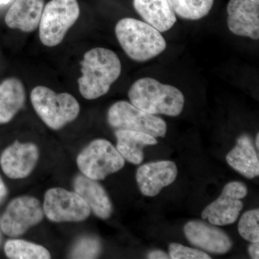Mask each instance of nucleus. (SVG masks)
Here are the masks:
<instances>
[{"label": "nucleus", "instance_id": "obj_29", "mask_svg": "<svg viewBox=\"0 0 259 259\" xmlns=\"http://www.w3.org/2000/svg\"><path fill=\"white\" fill-rule=\"evenodd\" d=\"M255 146H256L257 150L259 149V134H257L256 138H255Z\"/></svg>", "mask_w": 259, "mask_h": 259}, {"label": "nucleus", "instance_id": "obj_5", "mask_svg": "<svg viewBox=\"0 0 259 259\" xmlns=\"http://www.w3.org/2000/svg\"><path fill=\"white\" fill-rule=\"evenodd\" d=\"M79 15L77 0H51L44 7L39 23L40 41L48 47L60 44Z\"/></svg>", "mask_w": 259, "mask_h": 259}, {"label": "nucleus", "instance_id": "obj_31", "mask_svg": "<svg viewBox=\"0 0 259 259\" xmlns=\"http://www.w3.org/2000/svg\"><path fill=\"white\" fill-rule=\"evenodd\" d=\"M252 1L255 2V3H259V0H252Z\"/></svg>", "mask_w": 259, "mask_h": 259}, {"label": "nucleus", "instance_id": "obj_6", "mask_svg": "<svg viewBox=\"0 0 259 259\" xmlns=\"http://www.w3.org/2000/svg\"><path fill=\"white\" fill-rule=\"evenodd\" d=\"M76 162L82 175L96 181L105 180L125 166L122 155L110 141L105 139H97L90 143L79 153Z\"/></svg>", "mask_w": 259, "mask_h": 259}, {"label": "nucleus", "instance_id": "obj_10", "mask_svg": "<svg viewBox=\"0 0 259 259\" xmlns=\"http://www.w3.org/2000/svg\"><path fill=\"white\" fill-rule=\"evenodd\" d=\"M248 194L246 186L240 182H231L225 186L221 196L205 207L202 213L204 220L213 226H224L234 223L243 208L241 199Z\"/></svg>", "mask_w": 259, "mask_h": 259}, {"label": "nucleus", "instance_id": "obj_9", "mask_svg": "<svg viewBox=\"0 0 259 259\" xmlns=\"http://www.w3.org/2000/svg\"><path fill=\"white\" fill-rule=\"evenodd\" d=\"M44 212L38 199L22 196L12 200L0 221L2 231L8 236H22L29 228L38 224Z\"/></svg>", "mask_w": 259, "mask_h": 259}, {"label": "nucleus", "instance_id": "obj_30", "mask_svg": "<svg viewBox=\"0 0 259 259\" xmlns=\"http://www.w3.org/2000/svg\"><path fill=\"white\" fill-rule=\"evenodd\" d=\"M12 0H0V5H7Z\"/></svg>", "mask_w": 259, "mask_h": 259}, {"label": "nucleus", "instance_id": "obj_13", "mask_svg": "<svg viewBox=\"0 0 259 259\" xmlns=\"http://www.w3.org/2000/svg\"><path fill=\"white\" fill-rule=\"evenodd\" d=\"M184 232L191 244L214 254H226L233 246V241L224 231L202 221L187 223Z\"/></svg>", "mask_w": 259, "mask_h": 259}, {"label": "nucleus", "instance_id": "obj_3", "mask_svg": "<svg viewBox=\"0 0 259 259\" xmlns=\"http://www.w3.org/2000/svg\"><path fill=\"white\" fill-rule=\"evenodd\" d=\"M115 34L122 50L131 59L139 62L151 60L166 48L161 32L136 19L120 20L116 25Z\"/></svg>", "mask_w": 259, "mask_h": 259}, {"label": "nucleus", "instance_id": "obj_2", "mask_svg": "<svg viewBox=\"0 0 259 259\" xmlns=\"http://www.w3.org/2000/svg\"><path fill=\"white\" fill-rule=\"evenodd\" d=\"M131 104L151 115H180L185 106L183 93L175 87L151 77L135 81L128 91Z\"/></svg>", "mask_w": 259, "mask_h": 259}, {"label": "nucleus", "instance_id": "obj_4", "mask_svg": "<svg viewBox=\"0 0 259 259\" xmlns=\"http://www.w3.org/2000/svg\"><path fill=\"white\" fill-rule=\"evenodd\" d=\"M30 99L34 110L46 125L53 130H60L79 115L80 106L69 93L56 94L47 87L32 90Z\"/></svg>", "mask_w": 259, "mask_h": 259}, {"label": "nucleus", "instance_id": "obj_18", "mask_svg": "<svg viewBox=\"0 0 259 259\" xmlns=\"http://www.w3.org/2000/svg\"><path fill=\"white\" fill-rule=\"evenodd\" d=\"M228 164L246 178H255L259 175L258 156L247 135L237 141L236 146L226 156Z\"/></svg>", "mask_w": 259, "mask_h": 259}, {"label": "nucleus", "instance_id": "obj_28", "mask_svg": "<svg viewBox=\"0 0 259 259\" xmlns=\"http://www.w3.org/2000/svg\"><path fill=\"white\" fill-rule=\"evenodd\" d=\"M8 194L6 186H5L3 179L0 177V203L3 202Z\"/></svg>", "mask_w": 259, "mask_h": 259}, {"label": "nucleus", "instance_id": "obj_20", "mask_svg": "<svg viewBox=\"0 0 259 259\" xmlns=\"http://www.w3.org/2000/svg\"><path fill=\"white\" fill-rule=\"evenodd\" d=\"M26 95L21 81L9 78L0 83V124L9 122L24 106Z\"/></svg>", "mask_w": 259, "mask_h": 259}, {"label": "nucleus", "instance_id": "obj_27", "mask_svg": "<svg viewBox=\"0 0 259 259\" xmlns=\"http://www.w3.org/2000/svg\"><path fill=\"white\" fill-rule=\"evenodd\" d=\"M248 253L252 258H259V243H251V244L248 246Z\"/></svg>", "mask_w": 259, "mask_h": 259}, {"label": "nucleus", "instance_id": "obj_25", "mask_svg": "<svg viewBox=\"0 0 259 259\" xmlns=\"http://www.w3.org/2000/svg\"><path fill=\"white\" fill-rule=\"evenodd\" d=\"M170 258L172 259H209L205 252L189 248L179 243H172L168 246Z\"/></svg>", "mask_w": 259, "mask_h": 259}, {"label": "nucleus", "instance_id": "obj_22", "mask_svg": "<svg viewBox=\"0 0 259 259\" xmlns=\"http://www.w3.org/2000/svg\"><path fill=\"white\" fill-rule=\"evenodd\" d=\"M175 14L189 20H198L209 14L214 0H169Z\"/></svg>", "mask_w": 259, "mask_h": 259}, {"label": "nucleus", "instance_id": "obj_24", "mask_svg": "<svg viewBox=\"0 0 259 259\" xmlns=\"http://www.w3.org/2000/svg\"><path fill=\"white\" fill-rule=\"evenodd\" d=\"M101 251V243L95 237L86 236L80 238L71 250L73 258H95Z\"/></svg>", "mask_w": 259, "mask_h": 259}, {"label": "nucleus", "instance_id": "obj_26", "mask_svg": "<svg viewBox=\"0 0 259 259\" xmlns=\"http://www.w3.org/2000/svg\"><path fill=\"white\" fill-rule=\"evenodd\" d=\"M148 258L150 259H168L170 258L169 255L167 254L165 252L162 250H153L148 253Z\"/></svg>", "mask_w": 259, "mask_h": 259}, {"label": "nucleus", "instance_id": "obj_15", "mask_svg": "<svg viewBox=\"0 0 259 259\" xmlns=\"http://www.w3.org/2000/svg\"><path fill=\"white\" fill-rule=\"evenodd\" d=\"M44 8V0H15L5 15V23L10 28L34 31L39 26Z\"/></svg>", "mask_w": 259, "mask_h": 259}, {"label": "nucleus", "instance_id": "obj_1", "mask_svg": "<svg viewBox=\"0 0 259 259\" xmlns=\"http://www.w3.org/2000/svg\"><path fill=\"white\" fill-rule=\"evenodd\" d=\"M81 75L78 79L79 92L87 100L106 95L122 71L120 59L114 51L95 48L88 51L81 62Z\"/></svg>", "mask_w": 259, "mask_h": 259}, {"label": "nucleus", "instance_id": "obj_21", "mask_svg": "<svg viewBox=\"0 0 259 259\" xmlns=\"http://www.w3.org/2000/svg\"><path fill=\"white\" fill-rule=\"evenodd\" d=\"M5 252L12 259L51 258V253L47 248L23 240H9L5 243Z\"/></svg>", "mask_w": 259, "mask_h": 259}, {"label": "nucleus", "instance_id": "obj_12", "mask_svg": "<svg viewBox=\"0 0 259 259\" xmlns=\"http://www.w3.org/2000/svg\"><path fill=\"white\" fill-rule=\"evenodd\" d=\"M38 158L39 151L36 145L15 141L2 154L0 164L6 176L18 180L25 178L32 173Z\"/></svg>", "mask_w": 259, "mask_h": 259}, {"label": "nucleus", "instance_id": "obj_14", "mask_svg": "<svg viewBox=\"0 0 259 259\" xmlns=\"http://www.w3.org/2000/svg\"><path fill=\"white\" fill-rule=\"evenodd\" d=\"M177 173L175 162H152L139 167L136 172V180L141 193L146 197H155L163 187L175 182Z\"/></svg>", "mask_w": 259, "mask_h": 259}, {"label": "nucleus", "instance_id": "obj_11", "mask_svg": "<svg viewBox=\"0 0 259 259\" xmlns=\"http://www.w3.org/2000/svg\"><path fill=\"white\" fill-rule=\"evenodd\" d=\"M258 4L252 0H230L227 6V24L232 33L258 40Z\"/></svg>", "mask_w": 259, "mask_h": 259}, {"label": "nucleus", "instance_id": "obj_16", "mask_svg": "<svg viewBox=\"0 0 259 259\" xmlns=\"http://www.w3.org/2000/svg\"><path fill=\"white\" fill-rule=\"evenodd\" d=\"M75 192L90 206L97 217L106 220L111 216L112 204L106 191L96 180L83 175H78L74 181Z\"/></svg>", "mask_w": 259, "mask_h": 259}, {"label": "nucleus", "instance_id": "obj_8", "mask_svg": "<svg viewBox=\"0 0 259 259\" xmlns=\"http://www.w3.org/2000/svg\"><path fill=\"white\" fill-rule=\"evenodd\" d=\"M44 214L52 222H80L89 218L91 209L84 199L64 189H50L45 194Z\"/></svg>", "mask_w": 259, "mask_h": 259}, {"label": "nucleus", "instance_id": "obj_23", "mask_svg": "<svg viewBox=\"0 0 259 259\" xmlns=\"http://www.w3.org/2000/svg\"><path fill=\"white\" fill-rule=\"evenodd\" d=\"M238 232L242 238L250 243L259 242V210L252 209L245 212L238 223Z\"/></svg>", "mask_w": 259, "mask_h": 259}, {"label": "nucleus", "instance_id": "obj_7", "mask_svg": "<svg viewBox=\"0 0 259 259\" xmlns=\"http://www.w3.org/2000/svg\"><path fill=\"white\" fill-rule=\"evenodd\" d=\"M107 121L113 128L139 131L153 137H165L167 126L160 117L138 108L126 101H119L109 109Z\"/></svg>", "mask_w": 259, "mask_h": 259}, {"label": "nucleus", "instance_id": "obj_32", "mask_svg": "<svg viewBox=\"0 0 259 259\" xmlns=\"http://www.w3.org/2000/svg\"><path fill=\"white\" fill-rule=\"evenodd\" d=\"M0 243H1V233H0Z\"/></svg>", "mask_w": 259, "mask_h": 259}, {"label": "nucleus", "instance_id": "obj_19", "mask_svg": "<svg viewBox=\"0 0 259 259\" xmlns=\"http://www.w3.org/2000/svg\"><path fill=\"white\" fill-rule=\"evenodd\" d=\"M117 149L124 159L138 165L144 161L145 146L158 144L156 138L151 135L128 130H117Z\"/></svg>", "mask_w": 259, "mask_h": 259}, {"label": "nucleus", "instance_id": "obj_17", "mask_svg": "<svg viewBox=\"0 0 259 259\" xmlns=\"http://www.w3.org/2000/svg\"><path fill=\"white\" fill-rule=\"evenodd\" d=\"M134 7L144 22L159 32H166L177 23L169 0H134Z\"/></svg>", "mask_w": 259, "mask_h": 259}]
</instances>
